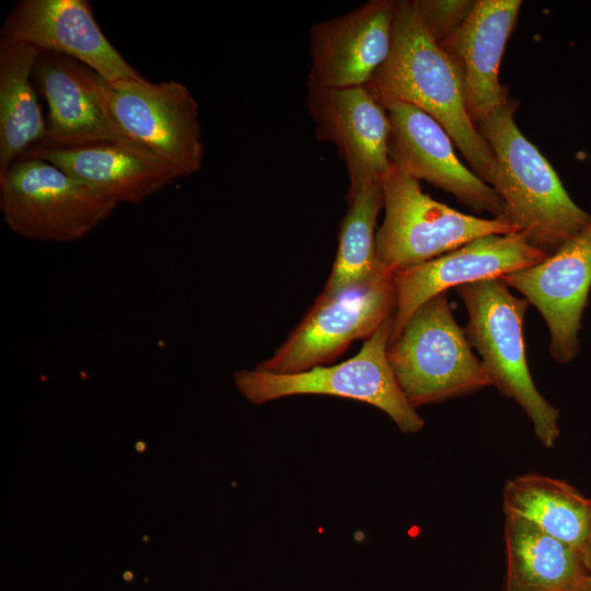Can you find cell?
I'll use <instances>...</instances> for the list:
<instances>
[{
    "label": "cell",
    "instance_id": "cell-1",
    "mask_svg": "<svg viewBox=\"0 0 591 591\" xmlns=\"http://www.w3.org/2000/svg\"><path fill=\"white\" fill-rule=\"evenodd\" d=\"M366 89L383 107L407 103L436 119L472 171L491 185L495 154L467 113L455 63L424 25L414 0L395 1L390 55Z\"/></svg>",
    "mask_w": 591,
    "mask_h": 591
},
{
    "label": "cell",
    "instance_id": "cell-2",
    "mask_svg": "<svg viewBox=\"0 0 591 591\" xmlns=\"http://www.w3.org/2000/svg\"><path fill=\"white\" fill-rule=\"evenodd\" d=\"M510 101L476 124L497 162L491 187L503 202V213L535 248L552 254L589 222L591 213L570 197L559 176L519 129Z\"/></svg>",
    "mask_w": 591,
    "mask_h": 591
},
{
    "label": "cell",
    "instance_id": "cell-3",
    "mask_svg": "<svg viewBox=\"0 0 591 591\" xmlns=\"http://www.w3.org/2000/svg\"><path fill=\"white\" fill-rule=\"evenodd\" d=\"M455 289L468 315L467 339L490 385L522 408L540 442L552 448L560 434L559 410L540 393L528 366L523 322L529 302L513 296L501 278Z\"/></svg>",
    "mask_w": 591,
    "mask_h": 591
},
{
    "label": "cell",
    "instance_id": "cell-4",
    "mask_svg": "<svg viewBox=\"0 0 591 591\" xmlns=\"http://www.w3.org/2000/svg\"><path fill=\"white\" fill-rule=\"evenodd\" d=\"M387 359L414 408L477 392L490 381L463 329L447 292L420 305L389 343Z\"/></svg>",
    "mask_w": 591,
    "mask_h": 591
},
{
    "label": "cell",
    "instance_id": "cell-5",
    "mask_svg": "<svg viewBox=\"0 0 591 591\" xmlns=\"http://www.w3.org/2000/svg\"><path fill=\"white\" fill-rule=\"evenodd\" d=\"M392 318L364 340L358 354L338 364L290 374L255 367L234 372V383L252 404L293 395H329L359 401L384 412L403 433H417L425 421L405 397L387 359Z\"/></svg>",
    "mask_w": 591,
    "mask_h": 591
},
{
    "label": "cell",
    "instance_id": "cell-6",
    "mask_svg": "<svg viewBox=\"0 0 591 591\" xmlns=\"http://www.w3.org/2000/svg\"><path fill=\"white\" fill-rule=\"evenodd\" d=\"M381 185L385 215L375 246L385 273L428 262L477 237L518 232L501 216L467 215L434 200L418 179L393 163Z\"/></svg>",
    "mask_w": 591,
    "mask_h": 591
},
{
    "label": "cell",
    "instance_id": "cell-7",
    "mask_svg": "<svg viewBox=\"0 0 591 591\" xmlns=\"http://www.w3.org/2000/svg\"><path fill=\"white\" fill-rule=\"evenodd\" d=\"M117 204L51 163L20 158L0 176L5 224L33 241L80 240L106 220Z\"/></svg>",
    "mask_w": 591,
    "mask_h": 591
},
{
    "label": "cell",
    "instance_id": "cell-8",
    "mask_svg": "<svg viewBox=\"0 0 591 591\" xmlns=\"http://www.w3.org/2000/svg\"><path fill=\"white\" fill-rule=\"evenodd\" d=\"M107 114L136 146L179 169L198 172L204 159L198 103L181 82L143 77L107 81L99 74Z\"/></svg>",
    "mask_w": 591,
    "mask_h": 591
},
{
    "label": "cell",
    "instance_id": "cell-9",
    "mask_svg": "<svg viewBox=\"0 0 591 591\" xmlns=\"http://www.w3.org/2000/svg\"><path fill=\"white\" fill-rule=\"evenodd\" d=\"M395 304L392 274L335 296L321 293L287 339L256 368L290 374L324 366L393 317Z\"/></svg>",
    "mask_w": 591,
    "mask_h": 591
},
{
    "label": "cell",
    "instance_id": "cell-10",
    "mask_svg": "<svg viewBox=\"0 0 591 591\" xmlns=\"http://www.w3.org/2000/svg\"><path fill=\"white\" fill-rule=\"evenodd\" d=\"M532 304L549 332V354L560 364L580 351V329L591 289V218L538 264L501 277Z\"/></svg>",
    "mask_w": 591,
    "mask_h": 591
},
{
    "label": "cell",
    "instance_id": "cell-11",
    "mask_svg": "<svg viewBox=\"0 0 591 591\" xmlns=\"http://www.w3.org/2000/svg\"><path fill=\"white\" fill-rule=\"evenodd\" d=\"M548 255L532 246L519 232L490 234L428 262L394 271L392 281L396 304L390 341L401 334L414 312L429 299L450 288L501 278L534 266Z\"/></svg>",
    "mask_w": 591,
    "mask_h": 591
},
{
    "label": "cell",
    "instance_id": "cell-12",
    "mask_svg": "<svg viewBox=\"0 0 591 591\" xmlns=\"http://www.w3.org/2000/svg\"><path fill=\"white\" fill-rule=\"evenodd\" d=\"M391 121L390 158L416 179L453 195L475 213L500 217L503 202L496 190L457 158L444 128L418 107L395 102L384 107Z\"/></svg>",
    "mask_w": 591,
    "mask_h": 591
},
{
    "label": "cell",
    "instance_id": "cell-13",
    "mask_svg": "<svg viewBox=\"0 0 591 591\" xmlns=\"http://www.w3.org/2000/svg\"><path fill=\"white\" fill-rule=\"evenodd\" d=\"M395 1L371 0L310 31L309 89L366 86L387 59Z\"/></svg>",
    "mask_w": 591,
    "mask_h": 591
},
{
    "label": "cell",
    "instance_id": "cell-14",
    "mask_svg": "<svg viewBox=\"0 0 591 591\" xmlns=\"http://www.w3.org/2000/svg\"><path fill=\"white\" fill-rule=\"evenodd\" d=\"M305 103L317 139L332 142L345 162L348 189L382 183L392 166L391 121L366 86L309 89Z\"/></svg>",
    "mask_w": 591,
    "mask_h": 591
},
{
    "label": "cell",
    "instance_id": "cell-15",
    "mask_svg": "<svg viewBox=\"0 0 591 591\" xmlns=\"http://www.w3.org/2000/svg\"><path fill=\"white\" fill-rule=\"evenodd\" d=\"M2 35L70 57L107 81L142 78L104 35L86 0H21Z\"/></svg>",
    "mask_w": 591,
    "mask_h": 591
},
{
    "label": "cell",
    "instance_id": "cell-16",
    "mask_svg": "<svg viewBox=\"0 0 591 591\" xmlns=\"http://www.w3.org/2000/svg\"><path fill=\"white\" fill-rule=\"evenodd\" d=\"M33 74L49 107L45 135L35 147L119 143L147 152L111 119L101 97L99 74L92 69L65 55L40 50Z\"/></svg>",
    "mask_w": 591,
    "mask_h": 591
},
{
    "label": "cell",
    "instance_id": "cell-17",
    "mask_svg": "<svg viewBox=\"0 0 591 591\" xmlns=\"http://www.w3.org/2000/svg\"><path fill=\"white\" fill-rule=\"evenodd\" d=\"M521 7L520 0H476L457 31L439 44L460 72L465 106L475 125L511 99L499 70Z\"/></svg>",
    "mask_w": 591,
    "mask_h": 591
},
{
    "label": "cell",
    "instance_id": "cell-18",
    "mask_svg": "<svg viewBox=\"0 0 591 591\" xmlns=\"http://www.w3.org/2000/svg\"><path fill=\"white\" fill-rule=\"evenodd\" d=\"M22 157L51 163L117 205L142 201L185 177L179 169L158 157L119 143L70 149L32 147Z\"/></svg>",
    "mask_w": 591,
    "mask_h": 591
},
{
    "label": "cell",
    "instance_id": "cell-19",
    "mask_svg": "<svg viewBox=\"0 0 591 591\" xmlns=\"http://www.w3.org/2000/svg\"><path fill=\"white\" fill-rule=\"evenodd\" d=\"M503 530L506 591H579L589 573L578 549L515 514Z\"/></svg>",
    "mask_w": 591,
    "mask_h": 591
},
{
    "label": "cell",
    "instance_id": "cell-20",
    "mask_svg": "<svg viewBox=\"0 0 591 591\" xmlns=\"http://www.w3.org/2000/svg\"><path fill=\"white\" fill-rule=\"evenodd\" d=\"M39 51L23 42L0 40V176L46 131L31 83Z\"/></svg>",
    "mask_w": 591,
    "mask_h": 591
},
{
    "label": "cell",
    "instance_id": "cell-21",
    "mask_svg": "<svg viewBox=\"0 0 591 591\" xmlns=\"http://www.w3.org/2000/svg\"><path fill=\"white\" fill-rule=\"evenodd\" d=\"M503 512L533 523L580 553L591 526V498L570 484L540 474L506 482Z\"/></svg>",
    "mask_w": 591,
    "mask_h": 591
},
{
    "label": "cell",
    "instance_id": "cell-22",
    "mask_svg": "<svg viewBox=\"0 0 591 591\" xmlns=\"http://www.w3.org/2000/svg\"><path fill=\"white\" fill-rule=\"evenodd\" d=\"M347 212L338 231L335 262L323 294L335 296L369 282L383 274L376 257V219L383 207L379 182L348 189Z\"/></svg>",
    "mask_w": 591,
    "mask_h": 591
},
{
    "label": "cell",
    "instance_id": "cell-23",
    "mask_svg": "<svg viewBox=\"0 0 591 591\" xmlns=\"http://www.w3.org/2000/svg\"><path fill=\"white\" fill-rule=\"evenodd\" d=\"M416 10L438 44H441L463 24L475 1L472 0H414Z\"/></svg>",
    "mask_w": 591,
    "mask_h": 591
},
{
    "label": "cell",
    "instance_id": "cell-24",
    "mask_svg": "<svg viewBox=\"0 0 591 591\" xmlns=\"http://www.w3.org/2000/svg\"><path fill=\"white\" fill-rule=\"evenodd\" d=\"M581 557L588 573L591 575V526L581 551Z\"/></svg>",
    "mask_w": 591,
    "mask_h": 591
},
{
    "label": "cell",
    "instance_id": "cell-25",
    "mask_svg": "<svg viewBox=\"0 0 591 591\" xmlns=\"http://www.w3.org/2000/svg\"><path fill=\"white\" fill-rule=\"evenodd\" d=\"M579 591H591V575L586 578Z\"/></svg>",
    "mask_w": 591,
    "mask_h": 591
}]
</instances>
